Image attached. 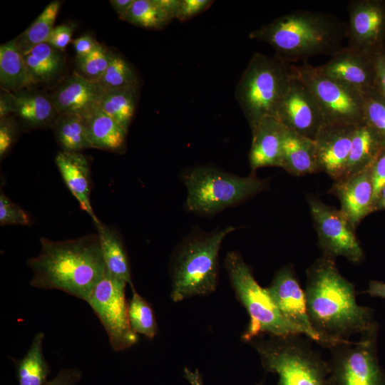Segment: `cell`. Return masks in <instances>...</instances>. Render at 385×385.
<instances>
[{"mask_svg":"<svg viewBox=\"0 0 385 385\" xmlns=\"http://www.w3.org/2000/svg\"><path fill=\"white\" fill-rule=\"evenodd\" d=\"M309 317L329 349L351 335L378 332L373 310L358 304L354 284L339 272L335 259L323 255L307 271L304 290Z\"/></svg>","mask_w":385,"mask_h":385,"instance_id":"obj_1","label":"cell"},{"mask_svg":"<svg viewBox=\"0 0 385 385\" xmlns=\"http://www.w3.org/2000/svg\"><path fill=\"white\" fill-rule=\"evenodd\" d=\"M41 251L30 258L34 275L30 284L42 289H58L87 301L106 274L98 234L63 241L40 239Z\"/></svg>","mask_w":385,"mask_h":385,"instance_id":"obj_2","label":"cell"},{"mask_svg":"<svg viewBox=\"0 0 385 385\" xmlns=\"http://www.w3.org/2000/svg\"><path fill=\"white\" fill-rule=\"evenodd\" d=\"M249 38L265 42L287 63L316 55L333 56L344 46L347 24L322 12L297 11L252 31Z\"/></svg>","mask_w":385,"mask_h":385,"instance_id":"obj_3","label":"cell"},{"mask_svg":"<svg viewBox=\"0 0 385 385\" xmlns=\"http://www.w3.org/2000/svg\"><path fill=\"white\" fill-rule=\"evenodd\" d=\"M237 227L191 232L175 247L169 264L170 297L175 302L215 291L220 273L219 252L225 238Z\"/></svg>","mask_w":385,"mask_h":385,"instance_id":"obj_4","label":"cell"},{"mask_svg":"<svg viewBox=\"0 0 385 385\" xmlns=\"http://www.w3.org/2000/svg\"><path fill=\"white\" fill-rule=\"evenodd\" d=\"M181 178L187 189L185 209L204 217L237 205L268 187L255 174L242 177L209 166L187 169Z\"/></svg>","mask_w":385,"mask_h":385,"instance_id":"obj_5","label":"cell"},{"mask_svg":"<svg viewBox=\"0 0 385 385\" xmlns=\"http://www.w3.org/2000/svg\"><path fill=\"white\" fill-rule=\"evenodd\" d=\"M267 336L250 343L265 370L278 376L277 385H331L327 361L302 335Z\"/></svg>","mask_w":385,"mask_h":385,"instance_id":"obj_6","label":"cell"},{"mask_svg":"<svg viewBox=\"0 0 385 385\" xmlns=\"http://www.w3.org/2000/svg\"><path fill=\"white\" fill-rule=\"evenodd\" d=\"M290 63L277 56L255 53L235 88V97L250 126L275 116L292 78Z\"/></svg>","mask_w":385,"mask_h":385,"instance_id":"obj_7","label":"cell"},{"mask_svg":"<svg viewBox=\"0 0 385 385\" xmlns=\"http://www.w3.org/2000/svg\"><path fill=\"white\" fill-rule=\"evenodd\" d=\"M224 265L238 301L247 311L250 322L242 335L245 342L261 335H303L280 314L267 288L255 279L250 267L236 251L228 252Z\"/></svg>","mask_w":385,"mask_h":385,"instance_id":"obj_8","label":"cell"},{"mask_svg":"<svg viewBox=\"0 0 385 385\" xmlns=\"http://www.w3.org/2000/svg\"><path fill=\"white\" fill-rule=\"evenodd\" d=\"M290 71L311 90L326 124L356 125L364 121L362 94L309 63L290 65Z\"/></svg>","mask_w":385,"mask_h":385,"instance_id":"obj_9","label":"cell"},{"mask_svg":"<svg viewBox=\"0 0 385 385\" xmlns=\"http://www.w3.org/2000/svg\"><path fill=\"white\" fill-rule=\"evenodd\" d=\"M377 332L329 349L331 385H385V371L377 357Z\"/></svg>","mask_w":385,"mask_h":385,"instance_id":"obj_10","label":"cell"},{"mask_svg":"<svg viewBox=\"0 0 385 385\" xmlns=\"http://www.w3.org/2000/svg\"><path fill=\"white\" fill-rule=\"evenodd\" d=\"M126 284L106 272L86 301L103 326L111 346L115 351L131 347L138 339L129 322Z\"/></svg>","mask_w":385,"mask_h":385,"instance_id":"obj_11","label":"cell"},{"mask_svg":"<svg viewBox=\"0 0 385 385\" xmlns=\"http://www.w3.org/2000/svg\"><path fill=\"white\" fill-rule=\"evenodd\" d=\"M307 201L323 255L334 259L343 257L355 264L361 262L364 251L345 215L314 196H309Z\"/></svg>","mask_w":385,"mask_h":385,"instance_id":"obj_12","label":"cell"},{"mask_svg":"<svg viewBox=\"0 0 385 385\" xmlns=\"http://www.w3.org/2000/svg\"><path fill=\"white\" fill-rule=\"evenodd\" d=\"M267 289L280 314L288 322L310 340L329 349L328 343L312 327L307 312L304 290L300 287L292 265L280 268Z\"/></svg>","mask_w":385,"mask_h":385,"instance_id":"obj_13","label":"cell"},{"mask_svg":"<svg viewBox=\"0 0 385 385\" xmlns=\"http://www.w3.org/2000/svg\"><path fill=\"white\" fill-rule=\"evenodd\" d=\"M347 11V46L371 56L385 49V1L351 0Z\"/></svg>","mask_w":385,"mask_h":385,"instance_id":"obj_14","label":"cell"},{"mask_svg":"<svg viewBox=\"0 0 385 385\" xmlns=\"http://www.w3.org/2000/svg\"><path fill=\"white\" fill-rule=\"evenodd\" d=\"M275 117L287 129L314 140L326 124L322 111L311 90L292 74L289 90L279 103Z\"/></svg>","mask_w":385,"mask_h":385,"instance_id":"obj_15","label":"cell"},{"mask_svg":"<svg viewBox=\"0 0 385 385\" xmlns=\"http://www.w3.org/2000/svg\"><path fill=\"white\" fill-rule=\"evenodd\" d=\"M375 56L346 46L317 67L324 74L364 94L375 90Z\"/></svg>","mask_w":385,"mask_h":385,"instance_id":"obj_16","label":"cell"},{"mask_svg":"<svg viewBox=\"0 0 385 385\" xmlns=\"http://www.w3.org/2000/svg\"><path fill=\"white\" fill-rule=\"evenodd\" d=\"M354 128L325 124L314 139L319 171L326 173L334 182L345 175Z\"/></svg>","mask_w":385,"mask_h":385,"instance_id":"obj_17","label":"cell"},{"mask_svg":"<svg viewBox=\"0 0 385 385\" xmlns=\"http://www.w3.org/2000/svg\"><path fill=\"white\" fill-rule=\"evenodd\" d=\"M330 192L339 198L340 210L354 229L366 215L375 211L370 167L334 182Z\"/></svg>","mask_w":385,"mask_h":385,"instance_id":"obj_18","label":"cell"},{"mask_svg":"<svg viewBox=\"0 0 385 385\" xmlns=\"http://www.w3.org/2000/svg\"><path fill=\"white\" fill-rule=\"evenodd\" d=\"M287 128L275 116L262 118L252 128L249 163L252 173L260 168H282V144Z\"/></svg>","mask_w":385,"mask_h":385,"instance_id":"obj_19","label":"cell"},{"mask_svg":"<svg viewBox=\"0 0 385 385\" xmlns=\"http://www.w3.org/2000/svg\"><path fill=\"white\" fill-rule=\"evenodd\" d=\"M12 93L14 106L12 115L21 129L52 128L59 113L51 95L29 88Z\"/></svg>","mask_w":385,"mask_h":385,"instance_id":"obj_20","label":"cell"},{"mask_svg":"<svg viewBox=\"0 0 385 385\" xmlns=\"http://www.w3.org/2000/svg\"><path fill=\"white\" fill-rule=\"evenodd\" d=\"M103 92L96 82L74 72L51 96L59 114L85 118L98 107Z\"/></svg>","mask_w":385,"mask_h":385,"instance_id":"obj_21","label":"cell"},{"mask_svg":"<svg viewBox=\"0 0 385 385\" xmlns=\"http://www.w3.org/2000/svg\"><path fill=\"white\" fill-rule=\"evenodd\" d=\"M55 163L81 209L90 215L93 223L99 222L91 202L92 181L88 158L82 153L61 150L55 157Z\"/></svg>","mask_w":385,"mask_h":385,"instance_id":"obj_22","label":"cell"},{"mask_svg":"<svg viewBox=\"0 0 385 385\" xmlns=\"http://www.w3.org/2000/svg\"><path fill=\"white\" fill-rule=\"evenodd\" d=\"M282 168L296 176L319 172L314 140L287 128L282 144Z\"/></svg>","mask_w":385,"mask_h":385,"instance_id":"obj_23","label":"cell"},{"mask_svg":"<svg viewBox=\"0 0 385 385\" xmlns=\"http://www.w3.org/2000/svg\"><path fill=\"white\" fill-rule=\"evenodd\" d=\"M84 118L91 148L115 153L125 151L128 130L99 107Z\"/></svg>","mask_w":385,"mask_h":385,"instance_id":"obj_24","label":"cell"},{"mask_svg":"<svg viewBox=\"0 0 385 385\" xmlns=\"http://www.w3.org/2000/svg\"><path fill=\"white\" fill-rule=\"evenodd\" d=\"M94 225L106 272L133 287L129 258L120 234L101 220Z\"/></svg>","mask_w":385,"mask_h":385,"instance_id":"obj_25","label":"cell"},{"mask_svg":"<svg viewBox=\"0 0 385 385\" xmlns=\"http://www.w3.org/2000/svg\"><path fill=\"white\" fill-rule=\"evenodd\" d=\"M384 147L381 138L364 121L356 125L344 178L369 168Z\"/></svg>","mask_w":385,"mask_h":385,"instance_id":"obj_26","label":"cell"},{"mask_svg":"<svg viewBox=\"0 0 385 385\" xmlns=\"http://www.w3.org/2000/svg\"><path fill=\"white\" fill-rule=\"evenodd\" d=\"M34 83H48L63 72L65 61L61 51L48 43L34 46L23 55Z\"/></svg>","mask_w":385,"mask_h":385,"instance_id":"obj_27","label":"cell"},{"mask_svg":"<svg viewBox=\"0 0 385 385\" xmlns=\"http://www.w3.org/2000/svg\"><path fill=\"white\" fill-rule=\"evenodd\" d=\"M0 84L1 90L16 92L34 84L23 54L14 40L0 46Z\"/></svg>","mask_w":385,"mask_h":385,"instance_id":"obj_28","label":"cell"},{"mask_svg":"<svg viewBox=\"0 0 385 385\" xmlns=\"http://www.w3.org/2000/svg\"><path fill=\"white\" fill-rule=\"evenodd\" d=\"M138 90L139 85H135L104 91L98 107L128 130L136 110Z\"/></svg>","mask_w":385,"mask_h":385,"instance_id":"obj_29","label":"cell"},{"mask_svg":"<svg viewBox=\"0 0 385 385\" xmlns=\"http://www.w3.org/2000/svg\"><path fill=\"white\" fill-rule=\"evenodd\" d=\"M43 332L37 333L25 356L15 361L19 385H44L50 367L43 353Z\"/></svg>","mask_w":385,"mask_h":385,"instance_id":"obj_30","label":"cell"},{"mask_svg":"<svg viewBox=\"0 0 385 385\" xmlns=\"http://www.w3.org/2000/svg\"><path fill=\"white\" fill-rule=\"evenodd\" d=\"M61 151L78 152L91 148L84 117L59 114L52 128Z\"/></svg>","mask_w":385,"mask_h":385,"instance_id":"obj_31","label":"cell"},{"mask_svg":"<svg viewBox=\"0 0 385 385\" xmlns=\"http://www.w3.org/2000/svg\"><path fill=\"white\" fill-rule=\"evenodd\" d=\"M61 1H53L48 4L31 25L14 41L19 51L27 53L34 46L46 43L60 10Z\"/></svg>","mask_w":385,"mask_h":385,"instance_id":"obj_32","label":"cell"},{"mask_svg":"<svg viewBox=\"0 0 385 385\" xmlns=\"http://www.w3.org/2000/svg\"><path fill=\"white\" fill-rule=\"evenodd\" d=\"M123 20L151 30L163 29L172 21L156 0H135Z\"/></svg>","mask_w":385,"mask_h":385,"instance_id":"obj_33","label":"cell"},{"mask_svg":"<svg viewBox=\"0 0 385 385\" xmlns=\"http://www.w3.org/2000/svg\"><path fill=\"white\" fill-rule=\"evenodd\" d=\"M132 289V297L128 302V317L132 330L153 339L158 332V324L153 309L150 303L139 294L135 287Z\"/></svg>","mask_w":385,"mask_h":385,"instance_id":"obj_34","label":"cell"},{"mask_svg":"<svg viewBox=\"0 0 385 385\" xmlns=\"http://www.w3.org/2000/svg\"><path fill=\"white\" fill-rule=\"evenodd\" d=\"M96 83L103 91L139 85L133 67L120 53L115 52L103 75Z\"/></svg>","mask_w":385,"mask_h":385,"instance_id":"obj_35","label":"cell"},{"mask_svg":"<svg viewBox=\"0 0 385 385\" xmlns=\"http://www.w3.org/2000/svg\"><path fill=\"white\" fill-rule=\"evenodd\" d=\"M113 52L100 43L89 54L76 57L77 73L83 77L98 82L108 68Z\"/></svg>","mask_w":385,"mask_h":385,"instance_id":"obj_36","label":"cell"},{"mask_svg":"<svg viewBox=\"0 0 385 385\" xmlns=\"http://www.w3.org/2000/svg\"><path fill=\"white\" fill-rule=\"evenodd\" d=\"M362 96L364 121L374 130L385 145V98L376 90Z\"/></svg>","mask_w":385,"mask_h":385,"instance_id":"obj_37","label":"cell"},{"mask_svg":"<svg viewBox=\"0 0 385 385\" xmlns=\"http://www.w3.org/2000/svg\"><path fill=\"white\" fill-rule=\"evenodd\" d=\"M31 224L29 214L14 203L2 190L0 192V225L29 226Z\"/></svg>","mask_w":385,"mask_h":385,"instance_id":"obj_38","label":"cell"},{"mask_svg":"<svg viewBox=\"0 0 385 385\" xmlns=\"http://www.w3.org/2000/svg\"><path fill=\"white\" fill-rule=\"evenodd\" d=\"M21 127L13 115L0 118V158L9 155L16 142Z\"/></svg>","mask_w":385,"mask_h":385,"instance_id":"obj_39","label":"cell"},{"mask_svg":"<svg viewBox=\"0 0 385 385\" xmlns=\"http://www.w3.org/2000/svg\"><path fill=\"white\" fill-rule=\"evenodd\" d=\"M374 208L382 188L385 185V147L370 166ZM376 211V210H375Z\"/></svg>","mask_w":385,"mask_h":385,"instance_id":"obj_40","label":"cell"},{"mask_svg":"<svg viewBox=\"0 0 385 385\" xmlns=\"http://www.w3.org/2000/svg\"><path fill=\"white\" fill-rule=\"evenodd\" d=\"M213 3L210 0H180L176 19L187 21L208 9Z\"/></svg>","mask_w":385,"mask_h":385,"instance_id":"obj_41","label":"cell"},{"mask_svg":"<svg viewBox=\"0 0 385 385\" xmlns=\"http://www.w3.org/2000/svg\"><path fill=\"white\" fill-rule=\"evenodd\" d=\"M74 28L71 24H63L55 26L50 34L46 43L60 51H64L69 43L72 42Z\"/></svg>","mask_w":385,"mask_h":385,"instance_id":"obj_42","label":"cell"},{"mask_svg":"<svg viewBox=\"0 0 385 385\" xmlns=\"http://www.w3.org/2000/svg\"><path fill=\"white\" fill-rule=\"evenodd\" d=\"M82 378V372L77 369H63L54 379L44 385H76Z\"/></svg>","mask_w":385,"mask_h":385,"instance_id":"obj_43","label":"cell"},{"mask_svg":"<svg viewBox=\"0 0 385 385\" xmlns=\"http://www.w3.org/2000/svg\"><path fill=\"white\" fill-rule=\"evenodd\" d=\"M375 90L385 98V49L375 56Z\"/></svg>","mask_w":385,"mask_h":385,"instance_id":"obj_44","label":"cell"},{"mask_svg":"<svg viewBox=\"0 0 385 385\" xmlns=\"http://www.w3.org/2000/svg\"><path fill=\"white\" fill-rule=\"evenodd\" d=\"M76 57H83L91 53L99 43L90 34H84L72 41Z\"/></svg>","mask_w":385,"mask_h":385,"instance_id":"obj_45","label":"cell"},{"mask_svg":"<svg viewBox=\"0 0 385 385\" xmlns=\"http://www.w3.org/2000/svg\"><path fill=\"white\" fill-rule=\"evenodd\" d=\"M0 95V118L14 113V99L12 92L1 90Z\"/></svg>","mask_w":385,"mask_h":385,"instance_id":"obj_46","label":"cell"},{"mask_svg":"<svg viewBox=\"0 0 385 385\" xmlns=\"http://www.w3.org/2000/svg\"><path fill=\"white\" fill-rule=\"evenodd\" d=\"M156 1L172 20L177 18L180 0H156Z\"/></svg>","mask_w":385,"mask_h":385,"instance_id":"obj_47","label":"cell"},{"mask_svg":"<svg viewBox=\"0 0 385 385\" xmlns=\"http://www.w3.org/2000/svg\"><path fill=\"white\" fill-rule=\"evenodd\" d=\"M362 293L368 294L371 297L385 299V282L371 280L369 282L368 288Z\"/></svg>","mask_w":385,"mask_h":385,"instance_id":"obj_48","label":"cell"},{"mask_svg":"<svg viewBox=\"0 0 385 385\" xmlns=\"http://www.w3.org/2000/svg\"><path fill=\"white\" fill-rule=\"evenodd\" d=\"M135 0H111L110 3L119 18L123 20Z\"/></svg>","mask_w":385,"mask_h":385,"instance_id":"obj_49","label":"cell"},{"mask_svg":"<svg viewBox=\"0 0 385 385\" xmlns=\"http://www.w3.org/2000/svg\"><path fill=\"white\" fill-rule=\"evenodd\" d=\"M375 210H385V185L382 188L379 193V197H378V200L375 206Z\"/></svg>","mask_w":385,"mask_h":385,"instance_id":"obj_50","label":"cell"},{"mask_svg":"<svg viewBox=\"0 0 385 385\" xmlns=\"http://www.w3.org/2000/svg\"><path fill=\"white\" fill-rule=\"evenodd\" d=\"M256 385H263V383H262V382H260V383H259V384H256Z\"/></svg>","mask_w":385,"mask_h":385,"instance_id":"obj_51","label":"cell"}]
</instances>
